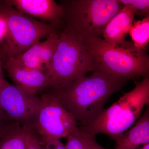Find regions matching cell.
<instances>
[{"label": "cell", "instance_id": "6da1fadb", "mask_svg": "<svg viewBox=\"0 0 149 149\" xmlns=\"http://www.w3.org/2000/svg\"><path fill=\"white\" fill-rule=\"evenodd\" d=\"M130 79L95 71L70 83L50 88L82 127L93 122L107 101Z\"/></svg>", "mask_w": 149, "mask_h": 149}, {"label": "cell", "instance_id": "7a4b0ae2", "mask_svg": "<svg viewBox=\"0 0 149 149\" xmlns=\"http://www.w3.org/2000/svg\"><path fill=\"white\" fill-rule=\"evenodd\" d=\"M135 85L133 90L104 109L93 122L80 129L91 138L103 134L117 143L139 119L144 107L149 104V77L135 81Z\"/></svg>", "mask_w": 149, "mask_h": 149}, {"label": "cell", "instance_id": "3957f363", "mask_svg": "<svg viewBox=\"0 0 149 149\" xmlns=\"http://www.w3.org/2000/svg\"><path fill=\"white\" fill-rule=\"evenodd\" d=\"M65 30L80 41L102 38L107 24L124 6L118 0H70L62 2Z\"/></svg>", "mask_w": 149, "mask_h": 149}, {"label": "cell", "instance_id": "277c9868", "mask_svg": "<svg viewBox=\"0 0 149 149\" xmlns=\"http://www.w3.org/2000/svg\"><path fill=\"white\" fill-rule=\"evenodd\" d=\"M95 63V71L130 79L149 77V57L145 51L130 47H114L100 37L83 41Z\"/></svg>", "mask_w": 149, "mask_h": 149}, {"label": "cell", "instance_id": "5b68a950", "mask_svg": "<svg viewBox=\"0 0 149 149\" xmlns=\"http://www.w3.org/2000/svg\"><path fill=\"white\" fill-rule=\"evenodd\" d=\"M95 71L93 57L83 42L62 30L45 73L51 88L65 85Z\"/></svg>", "mask_w": 149, "mask_h": 149}, {"label": "cell", "instance_id": "8992f818", "mask_svg": "<svg viewBox=\"0 0 149 149\" xmlns=\"http://www.w3.org/2000/svg\"><path fill=\"white\" fill-rule=\"evenodd\" d=\"M0 19L5 25L4 39L0 43L4 58L15 57L48 37L57 28L22 13L0 1Z\"/></svg>", "mask_w": 149, "mask_h": 149}, {"label": "cell", "instance_id": "52a82bcc", "mask_svg": "<svg viewBox=\"0 0 149 149\" xmlns=\"http://www.w3.org/2000/svg\"><path fill=\"white\" fill-rule=\"evenodd\" d=\"M40 97L41 104L33 125L44 143L66 138L77 127L74 116L64 107L51 89Z\"/></svg>", "mask_w": 149, "mask_h": 149}, {"label": "cell", "instance_id": "ba28073f", "mask_svg": "<svg viewBox=\"0 0 149 149\" xmlns=\"http://www.w3.org/2000/svg\"><path fill=\"white\" fill-rule=\"evenodd\" d=\"M40 97L5 80L0 85V108L12 120L33 125L40 106Z\"/></svg>", "mask_w": 149, "mask_h": 149}, {"label": "cell", "instance_id": "9c48e42d", "mask_svg": "<svg viewBox=\"0 0 149 149\" xmlns=\"http://www.w3.org/2000/svg\"><path fill=\"white\" fill-rule=\"evenodd\" d=\"M3 68L15 85L33 95L51 88L45 72L26 67L13 58H5Z\"/></svg>", "mask_w": 149, "mask_h": 149}, {"label": "cell", "instance_id": "30bf717a", "mask_svg": "<svg viewBox=\"0 0 149 149\" xmlns=\"http://www.w3.org/2000/svg\"><path fill=\"white\" fill-rule=\"evenodd\" d=\"M5 2L22 13L49 22L58 28L63 16V7L53 0H10Z\"/></svg>", "mask_w": 149, "mask_h": 149}, {"label": "cell", "instance_id": "8fae6325", "mask_svg": "<svg viewBox=\"0 0 149 149\" xmlns=\"http://www.w3.org/2000/svg\"><path fill=\"white\" fill-rule=\"evenodd\" d=\"M60 32H53L43 42L35 43L13 58L24 66L45 72L55 50Z\"/></svg>", "mask_w": 149, "mask_h": 149}, {"label": "cell", "instance_id": "7c38bea8", "mask_svg": "<svg viewBox=\"0 0 149 149\" xmlns=\"http://www.w3.org/2000/svg\"><path fill=\"white\" fill-rule=\"evenodd\" d=\"M136 11L132 7L124 6L118 13L113 17L104 29L103 40L114 47H130L133 43L125 40L134 22Z\"/></svg>", "mask_w": 149, "mask_h": 149}, {"label": "cell", "instance_id": "4fadbf2b", "mask_svg": "<svg viewBox=\"0 0 149 149\" xmlns=\"http://www.w3.org/2000/svg\"><path fill=\"white\" fill-rule=\"evenodd\" d=\"M32 125L10 118L0 123V149H26Z\"/></svg>", "mask_w": 149, "mask_h": 149}, {"label": "cell", "instance_id": "5bb4252c", "mask_svg": "<svg viewBox=\"0 0 149 149\" xmlns=\"http://www.w3.org/2000/svg\"><path fill=\"white\" fill-rule=\"evenodd\" d=\"M149 143V108L133 126L123 135L115 149H137L141 144Z\"/></svg>", "mask_w": 149, "mask_h": 149}, {"label": "cell", "instance_id": "9a60e30c", "mask_svg": "<svg viewBox=\"0 0 149 149\" xmlns=\"http://www.w3.org/2000/svg\"><path fill=\"white\" fill-rule=\"evenodd\" d=\"M136 49L145 51L149 42V17L133 22L128 32Z\"/></svg>", "mask_w": 149, "mask_h": 149}, {"label": "cell", "instance_id": "2e32d148", "mask_svg": "<svg viewBox=\"0 0 149 149\" xmlns=\"http://www.w3.org/2000/svg\"><path fill=\"white\" fill-rule=\"evenodd\" d=\"M66 138L65 149H91L88 135L77 126Z\"/></svg>", "mask_w": 149, "mask_h": 149}, {"label": "cell", "instance_id": "e0dca14e", "mask_svg": "<svg viewBox=\"0 0 149 149\" xmlns=\"http://www.w3.org/2000/svg\"><path fill=\"white\" fill-rule=\"evenodd\" d=\"M123 6H129L136 11V14L149 17V1L148 0H118Z\"/></svg>", "mask_w": 149, "mask_h": 149}, {"label": "cell", "instance_id": "ac0fdd59", "mask_svg": "<svg viewBox=\"0 0 149 149\" xmlns=\"http://www.w3.org/2000/svg\"><path fill=\"white\" fill-rule=\"evenodd\" d=\"M44 145L45 143L36 133L33 125L29 131L26 149H43Z\"/></svg>", "mask_w": 149, "mask_h": 149}, {"label": "cell", "instance_id": "d6986e66", "mask_svg": "<svg viewBox=\"0 0 149 149\" xmlns=\"http://www.w3.org/2000/svg\"><path fill=\"white\" fill-rule=\"evenodd\" d=\"M43 149H65V146L59 139L52 140L46 143Z\"/></svg>", "mask_w": 149, "mask_h": 149}, {"label": "cell", "instance_id": "ffe728a7", "mask_svg": "<svg viewBox=\"0 0 149 149\" xmlns=\"http://www.w3.org/2000/svg\"><path fill=\"white\" fill-rule=\"evenodd\" d=\"M4 56L3 54L1 45H0V85L5 80L3 73V63L4 62Z\"/></svg>", "mask_w": 149, "mask_h": 149}, {"label": "cell", "instance_id": "44dd1931", "mask_svg": "<svg viewBox=\"0 0 149 149\" xmlns=\"http://www.w3.org/2000/svg\"><path fill=\"white\" fill-rule=\"evenodd\" d=\"M88 137L91 149H105L103 148L101 146H100L96 142L95 140V138H91L90 136H88Z\"/></svg>", "mask_w": 149, "mask_h": 149}, {"label": "cell", "instance_id": "7402d4cb", "mask_svg": "<svg viewBox=\"0 0 149 149\" xmlns=\"http://www.w3.org/2000/svg\"><path fill=\"white\" fill-rule=\"evenodd\" d=\"M9 118L6 114V113L0 108V123L3 122L5 120L9 119Z\"/></svg>", "mask_w": 149, "mask_h": 149}, {"label": "cell", "instance_id": "603a6c76", "mask_svg": "<svg viewBox=\"0 0 149 149\" xmlns=\"http://www.w3.org/2000/svg\"><path fill=\"white\" fill-rule=\"evenodd\" d=\"M139 149H149V143L144 144L143 147Z\"/></svg>", "mask_w": 149, "mask_h": 149}]
</instances>
